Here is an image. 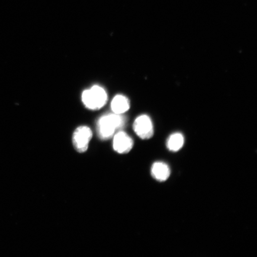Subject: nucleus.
<instances>
[{"instance_id":"obj_1","label":"nucleus","mask_w":257,"mask_h":257,"mask_svg":"<svg viewBox=\"0 0 257 257\" xmlns=\"http://www.w3.org/2000/svg\"><path fill=\"white\" fill-rule=\"evenodd\" d=\"M124 123V118L120 114H108L99 118L97 123L98 133L101 139L110 138L117 128H121Z\"/></svg>"},{"instance_id":"obj_2","label":"nucleus","mask_w":257,"mask_h":257,"mask_svg":"<svg viewBox=\"0 0 257 257\" xmlns=\"http://www.w3.org/2000/svg\"><path fill=\"white\" fill-rule=\"evenodd\" d=\"M83 103L91 110L101 108L107 101V95L101 86H94L91 89L85 90L82 95Z\"/></svg>"},{"instance_id":"obj_3","label":"nucleus","mask_w":257,"mask_h":257,"mask_svg":"<svg viewBox=\"0 0 257 257\" xmlns=\"http://www.w3.org/2000/svg\"><path fill=\"white\" fill-rule=\"evenodd\" d=\"M92 136L91 128L87 126L77 128L73 136V144L77 152L83 153L87 150Z\"/></svg>"},{"instance_id":"obj_4","label":"nucleus","mask_w":257,"mask_h":257,"mask_svg":"<svg viewBox=\"0 0 257 257\" xmlns=\"http://www.w3.org/2000/svg\"><path fill=\"white\" fill-rule=\"evenodd\" d=\"M134 128L137 136L143 140L152 138L154 134L152 120L147 115H141L134 122Z\"/></svg>"},{"instance_id":"obj_5","label":"nucleus","mask_w":257,"mask_h":257,"mask_svg":"<svg viewBox=\"0 0 257 257\" xmlns=\"http://www.w3.org/2000/svg\"><path fill=\"white\" fill-rule=\"evenodd\" d=\"M134 141L124 132H119L115 134L113 140V148L115 152L125 154L130 152L133 149Z\"/></svg>"},{"instance_id":"obj_6","label":"nucleus","mask_w":257,"mask_h":257,"mask_svg":"<svg viewBox=\"0 0 257 257\" xmlns=\"http://www.w3.org/2000/svg\"><path fill=\"white\" fill-rule=\"evenodd\" d=\"M152 173L153 178L157 181L163 182L169 178L170 170L166 163L157 162L152 166Z\"/></svg>"},{"instance_id":"obj_7","label":"nucleus","mask_w":257,"mask_h":257,"mask_svg":"<svg viewBox=\"0 0 257 257\" xmlns=\"http://www.w3.org/2000/svg\"><path fill=\"white\" fill-rule=\"evenodd\" d=\"M111 107L114 113L123 114L130 109V101L126 96L118 95L112 99Z\"/></svg>"},{"instance_id":"obj_8","label":"nucleus","mask_w":257,"mask_h":257,"mask_svg":"<svg viewBox=\"0 0 257 257\" xmlns=\"http://www.w3.org/2000/svg\"><path fill=\"white\" fill-rule=\"evenodd\" d=\"M184 138L182 135L176 133L172 135L168 141V147L171 152H176L181 150L184 146Z\"/></svg>"}]
</instances>
